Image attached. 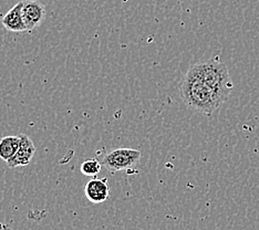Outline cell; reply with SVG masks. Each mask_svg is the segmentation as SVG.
<instances>
[{
    "label": "cell",
    "instance_id": "6da1fadb",
    "mask_svg": "<svg viewBox=\"0 0 259 230\" xmlns=\"http://www.w3.org/2000/svg\"><path fill=\"white\" fill-rule=\"evenodd\" d=\"M180 93L188 108L206 115H211L225 103L192 67L181 82Z\"/></svg>",
    "mask_w": 259,
    "mask_h": 230
},
{
    "label": "cell",
    "instance_id": "7a4b0ae2",
    "mask_svg": "<svg viewBox=\"0 0 259 230\" xmlns=\"http://www.w3.org/2000/svg\"><path fill=\"white\" fill-rule=\"evenodd\" d=\"M192 68L226 102L234 87L226 64L209 59L194 64Z\"/></svg>",
    "mask_w": 259,
    "mask_h": 230
},
{
    "label": "cell",
    "instance_id": "3957f363",
    "mask_svg": "<svg viewBox=\"0 0 259 230\" xmlns=\"http://www.w3.org/2000/svg\"><path fill=\"white\" fill-rule=\"evenodd\" d=\"M141 159V152L133 149H116L103 158L102 165L110 173L128 170L137 166Z\"/></svg>",
    "mask_w": 259,
    "mask_h": 230
},
{
    "label": "cell",
    "instance_id": "277c9868",
    "mask_svg": "<svg viewBox=\"0 0 259 230\" xmlns=\"http://www.w3.org/2000/svg\"><path fill=\"white\" fill-rule=\"evenodd\" d=\"M22 18L27 31L39 27L46 19V7L37 0H22Z\"/></svg>",
    "mask_w": 259,
    "mask_h": 230
},
{
    "label": "cell",
    "instance_id": "5b68a950",
    "mask_svg": "<svg viewBox=\"0 0 259 230\" xmlns=\"http://www.w3.org/2000/svg\"><path fill=\"white\" fill-rule=\"evenodd\" d=\"M20 145L17 151L16 155L7 162V165L10 168L22 167L31 162V159L36 153V146H34L31 139L25 134H20Z\"/></svg>",
    "mask_w": 259,
    "mask_h": 230
},
{
    "label": "cell",
    "instance_id": "8992f818",
    "mask_svg": "<svg viewBox=\"0 0 259 230\" xmlns=\"http://www.w3.org/2000/svg\"><path fill=\"white\" fill-rule=\"evenodd\" d=\"M84 194L88 200L92 204H102L110 196V186L107 178H97L94 177L87 182Z\"/></svg>",
    "mask_w": 259,
    "mask_h": 230
},
{
    "label": "cell",
    "instance_id": "52a82bcc",
    "mask_svg": "<svg viewBox=\"0 0 259 230\" xmlns=\"http://www.w3.org/2000/svg\"><path fill=\"white\" fill-rule=\"evenodd\" d=\"M22 2L16 4L7 14L3 18V25L8 31L13 32H23L27 31V27L25 25L22 18Z\"/></svg>",
    "mask_w": 259,
    "mask_h": 230
},
{
    "label": "cell",
    "instance_id": "ba28073f",
    "mask_svg": "<svg viewBox=\"0 0 259 230\" xmlns=\"http://www.w3.org/2000/svg\"><path fill=\"white\" fill-rule=\"evenodd\" d=\"M20 145L19 135H10L0 140V158L6 163L13 158Z\"/></svg>",
    "mask_w": 259,
    "mask_h": 230
},
{
    "label": "cell",
    "instance_id": "9c48e42d",
    "mask_svg": "<svg viewBox=\"0 0 259 230\" xmlns=\"http://www.w3.org/2000/svg\"><path fill=\"white\" fill-rule=\"evenodd\" d=\"M101 168H102V164L96 158L85 159L80 166L81 173L89 177H96L100 172H101Z\"/></svg>",
    "mask_w": 259,
    "mask_h": 230
},
{
    "label": "cell",
    "instance_id": "30bf717a",
    "mask_svg": "<svg viewBox=\"0 0 259 230\" xmlns=\"http://www.w3.org/2000/svg\"><path fill=\"white\" fill-rule=\"evenodd\" d=\"M0 230H16V229L11 228V227H9V226H7V225H5V223L0 222Z\"/></svg>",
    "mask_w": 259,
    "mask_h": 230
}]
</instances>
